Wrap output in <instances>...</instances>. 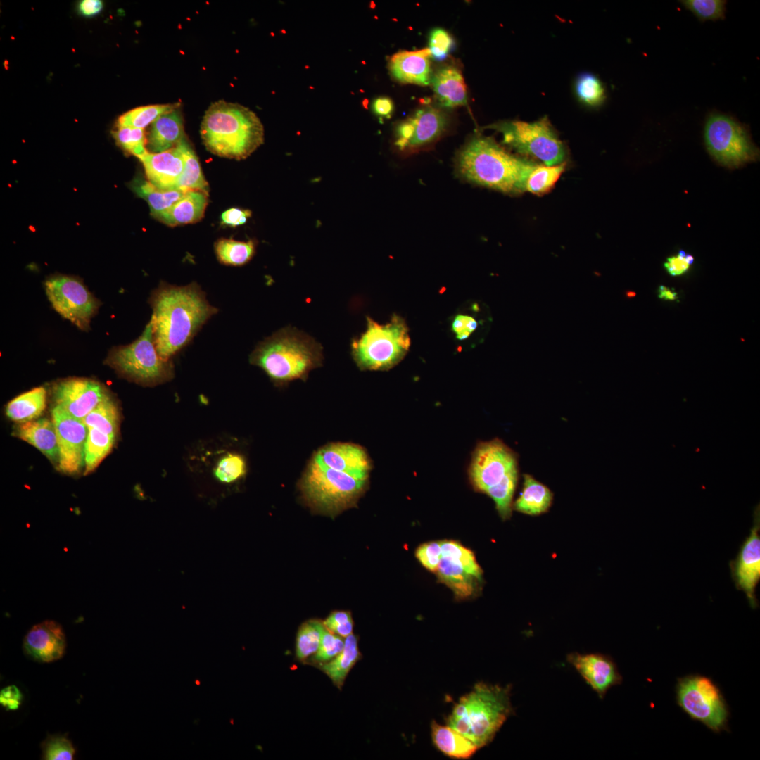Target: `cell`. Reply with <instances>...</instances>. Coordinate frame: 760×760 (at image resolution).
<instances>
[{
    "label": "cell",
    "instance_id": "cell-1",
    "mask_svg": "<svg viewBox=\"0 0 760 760\" xmlns=\"http://www.w3.org/2000/svg\"><path fill=\"white\" fill-rule=\"evenodd\" d=\"M149 303L153 340L158 354L165 360L188 345L218 312L196 282L186 286L161 282L152 291Z\"/></svg>",
    "mask_w": 760,
    "mask_h": 760
},
{
    "label": "cell",
    "instance_id": "cell-2",
    "mask_svg": "<svg viewBox=\"0 0 760 760\" xmlns=\"http://www.w3.org/2000/svg\"><path fill=\"white\" fill-rule=\"evenodd\" d=\"M455 163L457 175L467 182L509 194L524 192L525 181L536 164L481 135L463 146Z\"/></svg>",
    "mask_w": 760,
    "mask_h": 760
},
{
    "label": "cell",
    "instance_id": "cell-3",
    "mask_svg": "<svg viewBox=\"0 0 760 760\" xmlns=\"http://www.w3.org/2000/svg\"><path fill=\"white\" fill-rule=\"evenodd\" d=\"M205 148L214 155L237 160L251 156L264 142L263 125L248 108L219 100L206 110L201 125Z\"/></svg>",
    "mask_w": 760,
    "mask_h": 760
},
{
    "label": "cell",
    "instance_id": "cell-4",
    "mask_svg": "<svg viewBox=\"0 0 760 760\" xmlns=\"http://www.w3.org/2000/svg\"><path fill=\"white\" fill-rule=\"evenodd\" d=\"M322 345L306 333L285 327L258 343L250 362L260 367L277 384L305 380L310 372L322 365Z\"/></svg>",
    "mask_w": 760,
    "mask_h": 760
},
{
    "label": "cell",
    "instance_id": "cell-5",
    "mask_svg": "<svg viewBox=\"0 0 760 760\" xmlns=\"http://www.w3.org/2000/svg\"><path fill=\"white\" fill-rule=\"evenodd\" d=\"M510 687L477 683L462 697L447 719L479 749L490 743L512 713Z\"/></svg>",
    "mask_w": 760,
    "mask_h": 760
},
{
    "label": "cell",
    "instance_id": "cell-6",
    "mask_svg": "<svg viewBox=\"0 0 760 760\" xmlns=\"http://www.w3.org/2000/svg\"><path fill=\"white\" fill-rule=\"evenodd\" d=\"M366 319V330L351 341L353 359L362 371L389 370L403 360L410 347L405 320L395 314L384 324Z\"/></svg>",
    "mask_w": 760,
    "mask_h": 760
},
{
    "label": "cell",
    "instance_id": "cell-7",
    "mask_svg": "<svg viewBox=\"0 0 760 760\" xmlns=\"http://www.w3.org/2000/svg\"><path fill=\"white\" fill-rule=\"evenodd\" d=\"M368 478L325 468L311 460L300 486L311 507L331 516L354 506L365 491Z\"/></svg>",
    "mask_w": 760,
    "mask_h": 760
},
{
    "label": "cell",
    "instance_id": "cell-8",
    "mask_svg": "<svg viewBox=\"0 0 760 760\" xmlns=\"http://www.w3.org/2000/svg\"><path fill=\"white\" fill-rule=\"evenodd\" d=\"M105 362L122 375L142 384H156L172 376L170 360L163 359L156 349L151 319L132 343L111 348Z\"/></svg>",
    "mask_w": 760,
    "mask_h": 760
},
{
    "label": "cell",
    "instance_id": "cell-9",
    "mask_svg": "<svg viewBox=\"0 0 760 760\" xmlns=\"http://www.w3.org/2000/svg\"><path fill=\"white\" fill-rule=\"evenodd\" d=\"M677 704L692 720L715 733L729 731L730 711L718 686L708 676L689 674L677 680Z\"/></svg>",
    "mask_w": 760,
    "mask_h": 760
},
{
    "label": "cell",
    "instance_id": "cell-10",
    "mask_svg": "<svg viewBox=\"0 0 760 760\" xmlns=\"http://www.w3.org/2000/svg\"><path fill=\"white\" fill-rule=\"evenodd\" d=\"M488 128L500 133L502 142L521 154L533 157L546 165L564 163L566 151L546 117L533 122L505 121Z\"/></svg>",
    "mask_w": 760,
    "mask_h": 760
},
{
    "label": "cell",
    "instance_id": "cell-11",
    "mask_svg": "<svg viewBox=\"0 0 760 760\" xmlns=\"http://www.w3.org/2000/svg\"><path fill=\"white\" fill-rule=\"evenodd\" d=\"M519 455L496 438L478 443L471 457L469 476L474 488L487 494L504 484L517 483Z\"/></svg>",
    "mask_w": 760,
    "mask_h": 760
},
{
    "label": "cell",
    "instance_id": "cell-12",
    "mask_svg": "<svg viewBox=\"0 0 760 760\" xmlns=\"http://www.w3.org/2000/svg\"><path fill=\"white\" fill-rule=\"evenodd\" d=\"M704 140L709 153L721 164L739 167L757 159L758 149L745 129L725 115H711L704 128Z\"/></svg>",
    "mask_w": 760,
    "mask_h": 760
},
{
    "label": "cell",
    "instance_id": "cell-13",
    "mask_svg": "<svg viewBox=\"0 0 760 760\" xmlns=\"http://www.w3.org/2000/svg\"><path fill=\"white\" fill-rule=\"evenodd\" d=\"M44 287L49 300L59 315L81 330L89 329L100 303L80 279L56 274L45 281Z\"/></svg>",
    "mask_w": 760,
    "mask_h": 760
},
{
    "label": "cell",
    "instance_id": "cell-14",
    "mask_svg": "<svg viewBox=\"0 0 760 760\" xmlns=\"http://www.w3.org/2000/svg\"><path fill=\"white\" fill-rule=\"evenodd\" d=\"M448 120L441 110L425 107L400 122L395 130L394 146L405 153H412L435 143L445 132Z\"/></svg>",
    "mask_w": 760,
    "mask_h": 760
},
{
    "label": "cell",
    "instance_id": "cell-15",
    "mask_svg": "<svg viewBox=\"0 0 760 760\" xmlns=\"http://www.w3.org/2000/svg\"><path fill=\"white\" fill-rule=\"evenodd\" d=\"M731 578L737 590L745 593L750 607H759L756 589L760 581V512H754L753 526L742 541L735 558L729 562Z\"/></svg>",
    "mask_w": 760,
    "mask_h": 760
},
{
    "label": "cell",
    "instance_id": "cell-16",
    "mask_svg": "<svg viewBox=\"0 0 760 760\" xmlns=\"http://www.w3.org/2000/svg\"><path fill=\"white\" fill-rule=\"evenodd\" d=\"M58 448V467L65 474L80 471L84 464L88 428L82 420L66 413L58 406L52 409Z\"/></svg>",
    "mask_w": 760,
    "mask_h": 760
},
{
    "label": "cell",
    "instance_id": "cell-17",
    "mask_svg": "<svg viewBox=\"0 0 760 760\" xmlns=\"http://www.w3.org/2000/svg\"><path fill=\"white\" fill-rule=\"evenodd\" d=\"M55 405L82 420L109 397L105 388L91 379L72 378L57 383L53 389Z\"/></svg>",
    "mask_w": 760,
    "mask_h": 760
},
{
    "label": "cell",
    "instance_id": "cell-18",
    "mask_svg": "<svg viewBox=\"0 0 760 760\" xmlns=\"http://www.w3.org/2000/svg\"><path fill=\"white\" fill-rule=\"evenodd\" d=\"M567 661L602 699L612 687L622 683L623 677L609 656L574 652L567 656Z\"/></svg>",
    "mask_w": 760,
    "mask_h": 760
},
{
    "label": "cell",
    "instance_id": "cell-19",
    "mask_svg": "<svg viewBox=\"0 0 760 760\" xmlns=\"http://www.w3.org/2000/svg\"><path fill=\"white\" fill-rule=\"evenodd\" d=\"M66 640L59 623L46 620L34 626L23 640V650L32 659L49 663L64 654Z\"/></svg>",
    "mask_w": 760,
    "mask_h": 760
},
{
    "label": "cell",
    "instance_id": "cell-20",
    "mask_svg": "<svg viewBox=\"0 0 760 760\" xmlns=\"http://www.w3.org/2000/svg\"><path fill=\"white\" fill-rule=\"evenodd\" d=\"M312 461L325 468L363 477H369L372 468L365 450L357 445L348 443L324 446L315 454Z\"/></svg>",
    "mask_w": 760,
    "mask_h": 760
},
{
    "label": "cell",
    "instance_id": "cell-21",
    "mask_svg": "<svg viewBox=\"0 0 760 760\" xmlns=\"http://www.w3.org/2000/svg\"><path fill=\"white\" fill-rule=\"evenodd\" d=\"M139 160L144 165L146 179L154 186L165 191L177 190L185 165L180 144L161 153L148 152Z\"/></svg>",
    "mask_w": 760,
    "mask_h": 760
},
{
    "label": "cell",
    "instance_id": "cell-22",
    "mask_svg": "<svg viewBox=\"0 0 760 760\" xmlns=\"http://www.w3.org/2000/svg\"><path fill=\"white\" fill-rule=\"evenodd\" d=\"M430 57L429 48L398 51L389 58V73L399 82L427 86L431 80Z\"/></svg>",
    "mask_w": 760,
    "mask_h": 760
},
{
    "label": "cell",
    "instance_id": "cell-23",
    "mask_svg": "<svg viewBox=\"0 0 760 760\" xmlns=\"http://www.w3.org/2000/svg\"><path fill=\"white\" fill-rule=\"evenodd\" d=\"M184 138L183 118L177 108L162 115L151 124L146 148L150 153H161L175 148Z\"/></svg>",
    "mask_w": 760,
    "mask_h": 760
},
{
    "label": "cell",
    "instance_id": "cell-24",
    "mask_svg": "<svg viewBox=\"0 0 760 760\" xmlns=\"http://www.w3.org/2000/svg\"><path fill=\"white\" fill-rule=\"evenodd\" d=\"M208 193L202 191H189L157 220L175 227L196 223L204 216L208 205Z\"/></svg>",
    "mask_w": 760,
    "mask_h": 760
},
{
    "label": "cell",
    "instance_id": "cell-25",
    "mask_svg": "<svg viewBox=\"0 0 760 760\" xmlns=\"http://www.w3.org/2000/svg\"><path fill=\"white\" fill-rule=\"evenodd\" d=\"M431 82L437 99L443 106L452 108L467 103V86L457 68L449 65L439 69Z\"/></svg>",
    "mask_w": 760,
    "mask_h": 760
},
{
    "label": "cell",
    "instance_id": "cell-26",
    "mask_svg": "<svg viewBox=\"0 0 760 760\" xmlns=\"http://www.w3.org/2000/svg\"><path fill=\"white\" fill-rule=\"evenodd\" d=\"M15 435L37 448L49 459L58 456L57 436L53 421L43 418L20 422Z\"/></svg>",
    "mask_w": 760,
    "mask_h": 760
},
{
    "label": "cell",
    "instance_id": "cell-27",
    "mask_svg": "<svg viewBox=\"0 0 760 760\" xmlns=\"http://www.w3.org/2000/svg\"><path fill=\"white\" fill-rule=\"evenodd\" d=\"M552 500L553 493L549 488L526 474L521 493L514 504V509L526 514L538 515L549 509Z\"/></svg>",
    "mask_w": 760,
    "mask_h": 760
},
{
    "label": "cell",
    "instance_id": "cell-28",
    "mask_svg": "<svg viewBox=\"0 0 760 760\" xmlns=\"http://www.w3.org/2000/svg\"><path fill=\"white\" fill-rule=\"evenodd\" d=\"M431 736L435 746L446 756L455 759H468L479 747L469 739L449 726L433 721Z\"/></svg>",
    "mask_w": 760,
    "mask_h": 760
},
{
    "label": "cell",
    "instance_id": "cell-29",
    "mask_svg": "<svg viewBox=\"0 0 760 760\" xmlns=\"http://www.w3.org/2000/svg\"><path fill=\"white\" fill-rule=\"evenodd\" d=\"M360 658L357 638L352 633L346 638L342 652L332 660L318 667L341 690L350 669Z\"/></svg>",
    "mask_w": 760,
    "mask_h": 760
},
{
    "label": "cell",
    "instance_id": "cell-30",
    "mask_svg": "<svg viewBox=\"0 0 760 760\" xmlns=\"http://www.w3.org/2000/svg\"><path fill=\"white\" fill-rule=\"evenodd\" d=\"M132 189L148 204L151 215L157 219L179 201L186 191H165L154 186L146 179L136 177L132 182Z\"/></svg>",
    "mask_w": 760,
    "mask_h": 760
},
{
    "label": "cell",
    "instance_id": "cell-31",
    "mask_svg": "<svg viewBox=\"0 0 760 760\" xmlns=\"http://www.w3.org/2000/svg\"><path fill=\"white\" fill-rule=\"evenodd\" d=\"M46 400L45 388H34L11 400L6 407V415L15 422L32 420L39 417L45 409Z\"/></svg>",
    "mask_w": 760,
    "mask_h": 760
},
{
    "label": "cell",
    "instance_id": "cell-32",
    "mask_svg": "<svg viewBox=\"0 0 760 760\" xmlns=\"http://www.w3.org/2000/svg\"><path fill=\"white\" fill-rule=\"evenodd\" d=\"M439 579L448 586L458 598H467L475 592V576L451 560L441 557L436 570Z\"/></svg>",
    "mask_w": 760,
    "mask_h": 760
},
{
    "label": "cell",
    "instance_id": "cell-33",
    "mask_svg": "<svg viewBox=\"0 0 760 760\" xmlns=\"http://www.w3.org/2000/svg\"><path fill=\"white\" fill-rule=\"evenodd\" d=\"M256 243L253 240L236 241L222 238L214 245L218 261L226 265L241 266L248 263L254 256Z\"/></svg>",
    "mask_w": 760,
    "mask_h": 760
},
{
    "label": "cell",
    "instance_id": "cell-34",
    "mask_svg": "<svg viewBox=\"0 0 760 760\" xmlns=\"http://www.w3.org/2000/svg\"><path fill=\"white\" fill-rule=\"evenodd\" d=\"M179 144L184 153L185 165L177 184V190L202 191L208 193V185L194 151L186 137Z\"/></svg>",
    "mask_w": 760,
    "mask_h": 760
},
{
    "label": "cell",
    "instance_id": "cell-35",
    "mask_svg": "<svg viewBox=\"0 0 760 760\" xmlns=\"http://www.w3.org/2000/svg\"><path fill=\"white\" fill-rule=\"evenodd\" d=\"M115 436L105 433L94 428H88L85 445L84 474L94 471L110 451Z\"/></svg>",
    "mask_w": 760,
    "mask_h": 760
},
{
    "label": "cell",
    "instance_id": "cell-36",
    "mask_svg": "<svg viewBox=\"0 0 760 760\" xmlns=\"http://www.w3.org/2000/svg\"><path fill=\"white\" fill-rule=\"evenodd\" d=\"M323 622L312 619L303 623L298 629L296 656L301 662L305 663L317 652L324 629Z\"/></svg>",
    "mask_w": 760,
    "mask_h": 760
},
{
    "label": "cell",
    "instance_id": "cell-37",
    "mask_svg": "<svg viewBox=\"0 0 760 760\" xmlns=\"http://www.w3.org/2000/svg\"><path fill=\"white\" fill-rule=\"evenodd\" d=\"M565 169L564 163L556 165L535 164L524 184V191L543 195L553 188Z\"/></svg>",
    "mask_w": 760,
    "mask_h": 760
},
{
    "label": "cell",
    "instance_id": "cell-38",
    "mask_svg": "<svg viewBox=\"0 0 760 760\" xmlns=\"http://www.w3.org/2000/svg\"><path fill=\"white\" fill-rule=\"evenodd\" d=\"M179 103L156 104L137 107L120 115L116 126L144 129L162 115L179 107Z\"/></svg>",
    "mask_w": 760,
    "mask_h": 760
},
{
    "label": "cell",
    "instance_id": "cell-39",
    "mask_svg": "<svg viewBox=\"0 0 760 760\" xmlns=\"http://www.w3.org/2000/svg\"><path fill=\"white\" fill-rule=\"evenodd\" d=\"M82 422L87 428H94L116 436L119 420L115 403L110 396L108 397L89 413Z\"/></svg>",
    "mask_w": 760,
    "mask_h": 760
},
{
    "label": "cell",
    "instance_id": "cell-40",
    "mask_svg": "<svg viewBox=\"0 0 760 760\" xmlns=\"http://www.w3.org/2000/svg\"><path fill=\"white\" fill-rule=\"evenodd\" d=\"M112 134L122 150L139 159L148 152L146 148L147 135L144 129L116 126Z\"/></svg>",
    "mask_w": 760,
    "mask_h": 760
},
{
    "label": "cell",
    "instance_id": "cell-41",
    "mask_svg": "<svg viewBox=\"0 0 760 760\" xmlns=\"http://www.w3.org/2000/svg\"><path fill=\"white\" fill-rule=\"evenodd\" d=\"M442 557H445L460 566L469 574L479 578L481 569L476 562L474 553L457 542L445 540L441 542Z\"/></svg>",
    "mask_w": 760,
    "mask_h": 760
},
{
    "label": "cell",
    "instance_id": "cell-42",
    "mask_svg": "<svg viewBox=\"0 0 760 760\" xmlns=\"http://www.w3.org/2000/svg\"><path fill=\"white\" fill-rule=\"evenodd\" d=\"M575 92L580 101L589 106H597L605 99V90L601 81L594 75L583 73L576 79Z\"/></svg>",
    "mask_w": 760,
    "mask_h": 760
},
{
    "label": "cell",
    "instance_id": "cell-43",
    "mask_svg": "<svg viewBox=\"0 0 760 760\" xmlns=\"http://www.w3.org/2000/svg\"><path fill=\"white\" fill-rule=\"evenodd\" d=\"M345 640L343 637L332 633L324 626L319 647L309 663L317 666L327 663L338 655L343 650Z\"/></svg>",
    "mask_w": 760,
    "mask_h": 760
},
{
    "label": "cell",
    "instance_id": "cell-44",
    "mask_svg": "<svg viewBox=\"0 0 760 760\" xmlns=\"http://www.w3.org/2000/svg\"><path fill=\"white\" fill-rule=\"evenodd\" d=\"M43 759L46 760H71L75 749L65 735H48L41 745Z\"/></svg>",
    "mask_w": 760,
    "mask_h": 760
},
{
    "label": "cell",
    "instance_id": "cell-45",
    "mask_svg": "<svg viewBox=\"0 0 760 760\" xmlns=\"http://www.w3.org/2000/svg\"><path fill=\"white\" fill-rule=\"evenodd\" d=\"M683 6L701 20L723 19L726 1L722 0H685Z\"/></svg>",
    "mask_w": 760,
    "mask_h": 760
},
{
    "label": "cell",
    "instance_id": "cell-46",
    "mask_svg": "<svg viewBox=\"0 0 760 760\" xmlns=\"http://www.w3.org/2000/svg\"><path fill=\"white\" fill-rule=\"evenodd\" d=\"M246 472V463L243 457L236 454L229 453L222 457L215 469L216 478L224 483H232Z\"/></svg>",
    "mask_w": 760,
    "mask_h": 760
},
{
    "label": "cell",
    "instance_id": "cell-47",
    "mask_svg": "<svg viewBox=\"0 0 760 760\" xmlns=\"http://www.w3.org/2000/svg\"><path fill=\"white\" fill-rule=\"evenodd\" d=\"M454 44L450 34L442 28H435L429 34V49L435 60L445 59Z\"/></svg>",
    "mask_w": 760,
    "mask_h": 760
},
{
    "label": "cell",
    "instance_id": "cell-48",
    "mask_svg": "<svg viewBox=\"0 0 760 760\" xmlns=\"http://www.w3.org/2000/svg\"><path fill=\"white\" fill-rule=\"evenodd\" d=\"M324 626L332 633L343 638L353 633V621L348 611H335L323 621Z\"/></svg>",
    "mask_w": 760,
    "mask_h": 760
},
{
    "label": "cell",
    "instance_id": "cell-49",
    "mask_svg": "<svg viewBox=\"0 0 760 760\" xmlns=\"http://www.w3.org/2000/svg\"><path fill=\"white\" fill-rule=\"evenodd\" d=\"M416 557L427 569L436 571L442 557L441 543L430 542L420 545Z\"/></svg>",
    "mask_w": 760,
    "mask_h": 760
},
{
    "label": "cell",
    "instance_id": "cell-50",
    "mask_svg": "<svg viewBox=\"0 0 760 760\" xmlns=\"http://www.w3.org/2000/svg\"><path fill=\"white\" fill-rule=\"evenodd\" d=\"M478 326L476 319L469 315H457L452 323V330L459 340L467 338Z\"/></svg>",
    "mask_w": 760,
    "mask_h": 760
},
{
    "label": "cell",
    "instance_id": "cell-51",
    "mask_svg": "<svg viewBox=\"0 0 760 760\" xmlns=\"http://www.w3.org/2000/svg\"><path fill=\"white\" fill-rule=\"evenodd\" d=\"M251 216L249 210L231 208L222 213L221 220L223 224L234 227L245 224Z\"/></svg>",
    "mask_w": 760,
    "mask_h": 760
},
{
    "label": "cell",
    "instance_id": "cell-52",
    "mask_svg": "<svg viewBox=\"0 0 760 760\" xmlns=\"http://www.w3.org/2000/svg\"><path fill=\"white\" fill-rule=\"evenodd\" d=\"M22 694L15 685H9L1 690L0 703L7 710H16L21 704Z\"/></svg>",
    "mask_w": 760,
    "mask_h": 760
},
{
    "label": "cell",
    "instance_id": "cell-53",
    "mask_svg": "<svg viewBox=\"0 0 760 760\" xmlns=\"http://www.w3.org/2000/svg\"><path fill=\"white\" fill-rule=\"evenodd\" d=\"M664 266L667 272L671 276H679L685 274L690 268V265L685 258L679 255L669 257Z\"/></svg>",
    "mask_w": 760,
    "mask_h": 760
},
{
    "label": "cell",
    "instance_id": "cell-54",
    "mask_svg": "<svg viewBox=\"0 0 760 760\" xmlns=\"http://www.w3.org/2000/svg\"><path fill=\"white\" fill-rule=\"evenodd\" d=\"M393 101L388 97H378L373 101L372 109L376 115L381 118H389L393 111Z\"/></svg>",
    "mask_w": 760,
    "mask_h": 760
},
{
    "label": "cell",
    "instance_id": "cell-55",
    "mask_svg": "<svg viewBox=\"0 0 760 760\" xmlns=\"http://www.w3.org/2000/svg\"><path fill=\"white\" fill-rule=\"evenodd\" d=\"M102 8L103 3L100 0H83L79 4L80 11L86 16H91L99 13Z\"/></svg>",
    "mask_w": 760,
    "mask_h": 760
},
{
    "label": "cell",
    "instance_id": "cell-56",
    "mask_svg": "<svg viewBox=\"0 0 760 760\" xmlns=\"http://www.w3.org/2000/svg\"><path fill=\"white\" fill-rule=\"evenodd\" d=\"M658 296L661 299L673 300L677 299V293L673 289L661 285L658 289Z\"/></svg>",
    "mask_w": 760,
    "mask_h": 760
},
{
    "label": "cell",
    "instance_id": "cell-57",
    "mask_svg": "<svg viewBox=\"0 0 760 760\" xmlns=\"http://www.w3.org/2000/svg\"><path fill=\"white\" fill-rule=\"evenodd\" d=\"M685 259L686 262H688V264H689L690 265H692V264L693 263V262H694V258H693V256H692V255H690V254H686V255H685Z\"/></svg>",
    "mask_w": 760,
    "mask_h": 760
},
{
    "label": "cell",
    "instance_id": "cell-58",
    "mask_svg": "<svg viewBox=\"0 0 760 760\" xmlns=\"http://www.w3.org/2000/svg\"><path fill=\"white\" fill-rule=\"evenodd\" d=\"M635 295L636 294H635V293L634 291H627L626 292V296L628 298H633V297L635 296Z\"/></svg>",
    "mask_w": 760,
    "mask_h": 760
}]
</instances>
